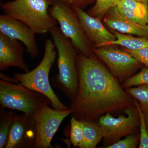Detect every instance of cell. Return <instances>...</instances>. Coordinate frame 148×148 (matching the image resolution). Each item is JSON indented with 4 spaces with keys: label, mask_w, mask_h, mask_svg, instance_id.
Masks as SVG:
<instances>
[{
    "label": "cell",
    "mask_w": 148,
    "mask_h": 148,
    "mask_svg": "<svg viewBox=\"0 0 148 148\" xmlns=\"http://www.w3.org/2000/svg\"><path fill=\"white\" fill-rule=\"evenodd\" d=\"M77 65L78 86L71 100L72 116L96 122L106 113L125 110L134 104L116 78L92 53L77 55Z\"/></svg>",
    "instance_id": "1"
},
{
    "label": "cell",
    "mask_w": 148,
    "mask_h": 148,
    "mask_svg": "<svg viewBox=\"0 0 148 148\" xmlns=\"http://www.w3.org/2000/svg\"><path fill=\"white\" fill-rule=\"evenodd\" d=\"M50 33L58 53V74L53 77V86L71 100L77 93L78 75L77 65V50L60 28L55 26Z\"/></svg>",
    "instance_id": "2"
},
{
    "label": "cell",
    "mask_w": 148,
    "mask_h": 148,
    "mask_svg": "<svg viewBox=\"0 0 148 148\" xmlns=\"http://www.w3.org/2000/svg\"><path fill=\"white\" fill-rule=\"evenodd\" d=\"M51 0H14L1 4L3 12L27 24L36 34H45L57 22L49 14Z\"/></svg>",
    "instance_id": "3"
},
{
    "label": "cell",
    "mask_w": 148,
    "mask_h": 148,
    "mask_svg": "<svg viewBox=\"0 0 148 148\" xmlns=\"http://www.w3.org/2000/svg\"><path fill=\"white\" fill-rule=\"evenodd\" d=\"M53 41H45L43 57L39 64L34 70L24 73H17L13 77L18 83L21 84L31 90L45 95L51 102V105L55 110L66 111L70 108L61 103L53 92L49 81V74L56 58V52Z\"/></svg>",
    "instance_id": "4"
},
{
    "label": "cell",
    "mask_w": 148,
    "mask_h": 148,
    "mask_svg": "<svg viewBox=\"0 0 148 148\" xmlns=\"http://www.w3.org/2000/svg\"><path fill=\"white\" fill-rule=\"evenodd\" d=\"M0 103L3 108L12 109L32 114L45 104L51 105L45 95L21 84L0 81Z\"/></svg>",
    "instance_id": "5"
},
{
    "label": "cell",
    "mask_w": 148,
    "mask_h": 148,
    "mask_svg": "<svg viewBox=\"0 0 148 148\" xmlns=\"http://www.w3.org/2000/svg\"><path fill=\"white\" fill-rule=\"evenodd\" d=\"M49 13L59 24L63 34L70 39L79 54L85 56L92 54V44L70 4L57 0L53 2Z\"/></svg>",
    "instance_id": "6"
},
{
    "label": "cell",
    "mask_w": 148,
    "mask_h": 148,
    "mask_svg": "<svg viewBox=\"0 0 148 148\" xmlns=\"http://www.w3.org/2000/svg\"><path fill=\"white\" fill-rule=\"evenodd\" d=\"M125 110V116L120 115L116 118L108 113L99 119L98 124L104 134L105 148L116 143L123 137L139 133L140 116L136 106L134 103Z\"/></svg>",
    "instance_id": "7"
},
{
    "label": "cell",
    "mask_w": 148,
    "mask_h": 148,
    "mask_svg": "<svg viewBox=\"0 0 148 148\" xmlns=\"http://www.w3.org/2000/svg\"><path fill=\"white\" fill-rule=\"evenodd\" d=\"M49 104L41 107L33 114L37 128L35 148L52 147L51 140L64 119L72 114V110L59 111Z\"/></svg>",
    "instance_id": "8"
},
{
    "label": "cell",
    "mask_w": 148,
    "mask_h": 148,
    "mask_svg": "<svg viewBox=\"0 0 148 148\" xmlns=\"http://www.w3.org/2000/svg\"><path fill=\"white\" fill-rule=\"evenodd\" d=\"M92 52L106 64L114 75L120 80L130 76L141 64L129 52L113 45L94 48Z\"/></svg>",
    "instance_id": "9"
},
{
    "label": "cell",
    "mask_w": 148,
    "mask_h": 148,
    "mask_svg": "<svg viewBox=\"0 0 148 148\" xmlns=\"http://www.w3.org/2000/svg\"><path fill=\"white\" fill-rule=\"evenodd\" d=\"M36 134L33 115L16 114L5 148H35Z\"/></svg>",
    "instance_id": "10"
},
{
    "label": "cell",
    "mask_w": 148,
    "mask_h": 148,
    "mask_svg": "<svg viewBox=\"0 0 148 148\" xmlns=\"http://www.w3.org/2000/svg\"><path fill=\"white\" fill-rule=\"evenodd\" d=\"M0 32L12 38L18 40L25 45L32 58L38 54L36 34L27 24L8 14L0 15Z\"/></svg>",
    "instance_id": "11"
},
{
    "label": "cell",
    "mask_w": 148,
    "mask_h": 148,
    "mask_svg": "<svg viewBox=\"0 0 148 148\" xmlns=\"http://www.w3.org/2000/svg\"><path fill=\"white\" fill-rule=\"evenodd\" d=\"M84 31L95 47L105 45L116 40L114 34L108 31L101 23V18L93 17L81 8L72 5Z\"/></svg>",
    "instance_id": "12"
},
{
    "label": "cell",
    "mask_w": 148,
    "mask_h": 148,
    "mask_svg": "<svg viewBox=\"0 0 148 148\" xmlns=\"http://www.w3.org/2000/svg\"><path fill=\"white\" fill-rule=\"evenodd\" d=\"M24 48L18 40L0 32V71L10 67H16L25 73L29 67L24 58Z\"/></svg>",
    "instance_id": "13"
},
{
    "label": "cell",
    "mask_w": 148,
    "mask_h": 148,
    "mask_svg": "<svg viewBox=\"0 0 148 148\" xmlns=\"http://www.w3.org/2000/svg\"><path fill=\"white\" fill-rule=\"evenodd\" d=\"M103 16L105 24L114 31L148 38V24L141 25L130 20L121 14L116 6L109 9Z\"/></svg>",
    "instance_id": "14"
},
{
    "label": "cell",
    "mask_w": 148,
    "mask_h": 148,
    "mask_svg": "<svg viewBox=\"0 0 148 148\" xmlns=\"http://www.w3.org/2000/svg\"><path fill=\"white\" fill-rule=\"evenodd\" d=\"M148 3L140 0H120L116 7L123 16L145 25L148 24Z\"/></svg>",
    "instance_id": "15"
},
{
    "label": "cell",
    "mask_w": 148,
    "mask_h": 148,
    "mask_svg": "<svg viewBox=\"0 0 148 148\" xmlns=\"http://www.w3.org/2000/svg\"><path fill=\"white\" fill-rule=\"evenodd\" d=\"M82 123L84 139L82 148H95L104 138L102 128L96 122L79 120Z\"/></svg>",
    "instance_id": "16"
},
{
    "label": "cell",
    "mask_w": 148,
    "mask_h": 148,
    "mask_svg": "<svg viewBox=\"0 0 148 148\" xmlns=\"http://www.w3.org/2000/svg\"><path fill=\"white\" fill-rule=\"evenodd\" d=\"M113 34L116 36V40L107 43L105 45H119L130 50L148 48V38L135 37L131 35L121 34L115 31H114Z\"/></svg>",
    "instance_id": "17"
},
{
    "label": "cell",
    "mask_w": 148,
    "mask_h": 148,
    "mask_svg": "<svg viewBox=\"0 0 148 148\" xmlns=\"http://www.w3.org/2000/svg\"><path fill=\"white\" fill-rule=\"evenodd\" d=\"M16 114L13 111L1 110L0 112V148H5Z\"/></svg>",
    "instance_id": "18"
},
{
    "label": "cell",
    "mask_w": 148,
    "mask_h": 148,
    "mask_svg": "<svg viewBox=\"0 0 148 148\" xmlns=\"http://www.w3.org/2000/svg\"><path fill=\"white\" fill-rule=\"evenodd\" d=\"M71 123L70 141L74 147L82 148L84 139V131L82 123L73 116L72 117Z\"/></svg>",
    "instance_id": "19"
},
{
    "label": "cell",
    "mask_w": 148,
    "mask_h": 148,
    "mask_svg": "<svg viewBox=\"0 0 148 148\" xmlns=\"http://www.w3.org/2000/svg\"><path fill=\"white\" fill-rule=\"evenodd\" d=\"M125 90L131 97L138 101L142 110L148 108V84L127 88Z\"/></svg>",
    "instance_id": "20"
},
{
    "label": "cell",
    "mask_w": 148,
    "mask_h": 148,
    "mask_svg": "<svg viewBox=\"0 0 148 148\" xmlns=\"http://www.w3.org/2000/svg\"><path fill=\"white\" fill-rule=\"evenodd\" d=\"M120 0H96L95 5L89 11V14L101 18L110 9L116 6Z\"/></svg>",
    "instance_id": "21"
},
{
    "label": "cell",
    "mask_w": 148,
    "mask_h": 148,
    "mask_svg": "<svg viewBox=\"0 0 148 148\" xmlns=\"http://www.w3.org/2000/svg\"><path fill=\"white\" fill-rule=\"evenodd\" d=\"M148 84V68H144L138 73L125 79L122 85L123 88Z\"/></svg>",
    "instance_id": "22"
},
{
    "label": "cell",
    "mask_w": 148,
    "mask_h": 148,
    "mask_svg": "<svg viewBox=\"0 0 148 148\" xmlns=\"http://www.w3.org/2000/svg\"><path fill=\"white\" fill-rule=\"evenodd\" d=\"M133 102L138 109L140 116V141L139 148H148V131L144 118V113L138 101L135 100Z\"/></svg>",
    "instance_id": "23"
},
{
    "label": "cell",
    "mask_w": 148,
    "mask_h": 148,
    "mask_svg": "<svg viewBox=\"0 0 148 148\" xmlns=\"http://www.w3.org/2000/svg\"><path fill=\"white\" fill-rule=\"evenodd\" d=\"M140 133L127 135L123 140H120L106 148H135L139 145Z\"/></svg>",
    "instance_id": "24"
},
{
    "label": "cell",
    "mask_w": 148,
    "mask_h": 148,
    "mask_svg": "<svg viewBox=\"0 0 148 148\" xmlns=\"http://www.w3.org/2000/svg\"><path fill=\"white\" fill-rule=\"evenodd\" d=\"M125 50L129 52L139 61L148 68V48L141 49L137 50H130L125 49Z\"/></svg>",
    "instance_id": "25"
},
{
    "label": "cell",
    "mask_w": 148,
    "mask_h": 148,
    "mask_svg": "<svg viewBox=\"0 0 148 148\" xmlns=\"http://www.w3.org/2000/svg\"><path fill=\"white\" fill-rule=\"evenodd\" d=\"M62 1L69 4L70 5H75L81 8L92 2L93 0H61Z\"/></svg>",
    "instance_id": "26"
},
{
    "label": "cell",
    "mask_w": 148,
    "mask_h": 148,
    "mask_svg": "<svg viewBox=\"0 0 148 148\" xmlns=\"http://www.w3.org/2000/svg\"><path fill=\"white\" fill-rule=\"evenodd\" d=\"M143 113H144V118H145L146 126H147L148 131V108L143 110Z\"/></svg>",
    "instance_id": "27"
},
{
    "label": "cell",
    "mask_w": 148,
    "mask_h": 148,
    "mask_svg": "<svg viewBox=\"0 0 148 148\" xmlns=\"http://www.w3.org/2000/svg\"><path fill=\"white\" fill-rule=\"evenodd\" d=\"M142 1L148 3V0H140Z\"/></svg>",
    "instance_id": "28"
},
{
    "label": "cell",
    "mask_w": 148,
    "mask_h": 148,
    "mask_svg": "<svg viewBox=\"0 0 148 148\" xmlns=\"http://www.w3.org/2000/svg\"></svg>",
    "instance_id": "29"
}]
</instances>
